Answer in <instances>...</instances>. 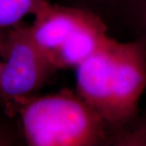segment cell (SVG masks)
<instances>
[{"instance_id": "1", "label": "cell", "mask_w": 146, "mask_h": 146, "mask_svg": "<svg viewBox=\"0 0 146 146\" xmlns=\"http://www.w3.org/2000/svg\"><path fill=\"white\" fill-rule=\"evenodd\" d=\"M27 143L33 146H90L105 138L106 122L68 89L16 102Z\"/></svg>"}, {"instance_id": "2", "label": "cell", "mask_w": 146, "mask_h": 146, "mask_svg": "<svg viewBox=\"0 0 146 146\" xmlns=\"http://www.w3.org/2000/svg\"><path fill=\"white\" fill-rule=\"evenodd\" d=\"M4 58L0 101L11 111L17 101L33 96L41 89L56 68L33 42L29 26L21 24L7 32Z\"/></svg>"}, {"instance_id": "3", "label": "cell", "mask_w": 146, "mask_h": 146, "mask_svg": "<svg viewBox=\"0 0 146 146\" xmlns=\"http://www.w3.org/2000/svg\"><path fill=\"white\" fill-rule=\"evenodd\" d=\"M146 88V50L140 42H116L108 123L120 124L137 110Z\"/></svg>"}, {"instance_id": "4", "label": "cell", "mask_w": 146, "mask_h": 146, "mask_svg": "<svg viewBox=\"0 0 146 146\" xmlns=\"http://www.w3.org/2000/svg\"><path fill=\"white\" fill-rule=\"evenodd\" d=\"M92 14L88 11L42 0L33 14L34 21L29 26L32 38L50 59L53 54Z\"/></svg>"}, {"instance_id": "5", "label": "cell", "mask_w": 146, "mask_h": 146, "mask_svg": "<svg viewBox=\"0 0 146 146\" xmlns=\"http://www.w3.org/2000/svg\"><path fill=\"white\" fill-rule=\"evenodd\" d=\"M115 39L76 67V93L108 123L114 69Z\"/></svg>"}, {"instance_id": "6", "label": "cell", "mask_w": 146, "mask_h": 146, "mask_svg": "<svg viewBox=\"0 0 146 146\" xmlns=\"http://www.w3.org/2000/svg\"><path fill=\"white\" fill-rule=\"evenodd\" d=\"M114 39L98 16H92L70 35L50 58L54 67L76 68L95 53L108 46Z\"/></svg>"}, {"instance_id": "7", "label": "cell", "mask_w": 146, "mask_h": 146, "mask_svg": "<svg viewBox=\"0 0 146 146\" xmlns=\"http://www.w3.org/2000/svg\"><path fill=\"white\" fill-rule=\"evenodd\" d=\"M42 0H0V29H10L34 11Z\"/></svg>"}, {"instance_id": "8", "label": "cell", "mask_w": 146, "mask_h": 146, "mask_svg": "<svg viewBox=\"0 0 146 146\" xmlns=\"http://www.w3.org/2000/svg\"><path fill=\"white\" fill-rule=\"evenodd\" d=\"M6 36H7V33L3 31V29H0V54H3V55H4ZM3 68V62L0 61V80H1Z\"/></svg>"}, {"instance_id": "9", "label": "cell", "mask_w": 146, "mask_h": 146, "mask_svg": "<svg viewBox=\"0 0 146 146\" xmlns=\"http://www.w3.org/2000/svg\"><path fill=\"white\" fill-rule=\"evenodd\" d=\"M137 135H140V136H141V137H138L136 139H133L131 141H129L128 143H131V145H136V143H138L137 145H146V133L145 134H141L139 133ZM127 143V144H128Z\"/></svg>"}]
</instances>
